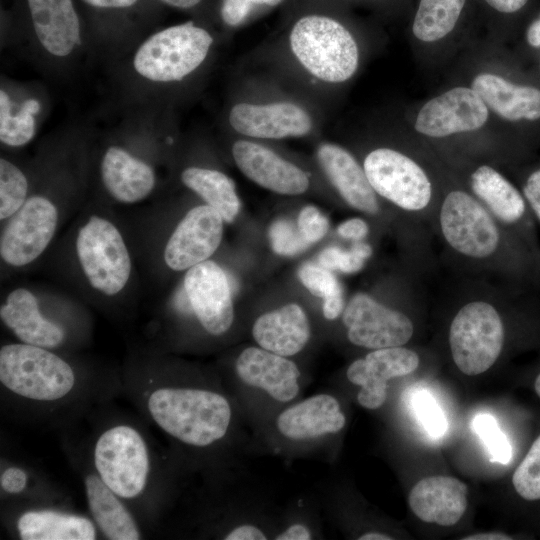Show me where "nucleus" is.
Instances as JSON below:
<instances>
[{
  "label": "nucleus",
  "instance_id": "obj_1",
  "mask_svg": "<svg viewBox=\"0 0 540 540\" xmlns=\"http://www.w3.org/2000/svg\"><path fill=\"white\" fill-rule=\"evenodd\" d=\"M363 58L364 45L350 27L327 13L308 12L248 61L325 109L358 74Z\"/></svg>",
  "mask_w": 540,
  "mask_h": 540
},
{
  "label": "nucleus",
  "instance_id": "obj_2",
  "mask_svg": "<svg viewBox=\"0 0 540 540\" xmlns=\"http://www.w3.org/2000/svg\"><path fill=\"white\" fill-rule=\"evenodd\" d=\"M324 115L325 109L302 92L256 71L235 84L224 122L237 137L272 141L315 135Z\"/></svg>",
  "mask_w": 540,
  "mask_h": 540
},
{
  "label": "nucleus",
  "instance_id": "obj_3",
  "mask_svg": "<svg viewBox=\"0 0 540 540\" xmlns=\"http://www.w3.org/2000/svg\"><path fill=\"white\" fill-rule=\"evenodd\" d=\"M215 35L195 21L170 25L149 35L135 50L133 71L158 85H182L194 80L210 63Z\"/></svg>",
  "mask_w": 540,
  "mask_h": 540
},
{
  "label": "nucleus",
  "instance_id": "obj_4",
  "mask_svg": "<svg viewBox=\"0 0 540 540\" xmlns=\"http://www.w3.org/2000/svg\"><path fill=\"white\" fill-rule=\"evenodd\" d=\"M147 409L165 433L194 447H207L222 439L232 415L223 395L189 387L154 389L147 398Z\"/></svg>",
  "mask_w": 540,
  "mask_h": 540
},
{
  "label": "nucleus",
  "instance_id": "obj_5",
  "mask_svg": "<svg viewBox=\"0 0 540 540\" xmlns=\"http://www.w3.org/2000/svg\"><path fill=\"white\" fill-rule=\"evenodd\" d=\"M0 381L20 397L55 401L73 390L76 376L64 359L47 348L14 343L0 349Z\"/></svg>",
  "mask_w": 540,
  "mask_h": 540
},
{
  "label": "nucleus",
  "instance_id": "obj_6",
  "mask_svg": "<svg viewBox=\"0 0 540 540\" xmlns=\"http://www.w3.org/2000/svg\"><path fill=\"white\" fill-rule=\"evenodd\" d=\"M76 254L89 285L106 296H115L127 285L132 261L125 240L110 220L91 215L79 228Z\"/></svg>",
  "mask_w": 540,
  "mask_h": 540
},
{
  "label": "nucleus",
  "instance_id": "obj_7",
  "mask_svg": "<svg viewBox=\"0 0 540 540\" xmlns=\"http://www.w3.org/2000/svg\"><path fill=\"white\" fill-rule=\"evenodd\" d=\"M93 461L98 476L120 498L132 499L145 490L150 457L141 433L130 425L106 429L94 445Z\"/></svg>",
  "mask_w": 540,
  "mask_h": 540
},
{
  "label": "nucleus",
  "instance_id": "obj_8",
  "mask_svg": "<svg viewBox=\"0 0 540 540\" xmlns=\"http://www.w3.org/2000/svg\"><path fill=\"white\" fill-rule=\"evenodd\" d=\"M504 334L501 316L492 304L481 300L465 304L449 330L454 363L469 376L487 371L502 351Z\"/></svg>",
  "mask_w": 540,
  "mask_h": 540
},
{
  "label": "nucleus",
  "instance_id": "obj_9",
  "mask_svg": "<svg viewBox=\"0 0 540 540\" xmlns=\"http://www.w3.org/2000/svg\"><path fill=\"white\" fill-rule=\"evenodd\" d=\"M362 166L376 194L397 207L420 212L430 204L433 185L428 173L401 150L375 147L366 153Z\"/></svg>",
  "mask_w": 540,
  "mask_h": 540
},
{
  "label": "nucleus",
  "instance_id": "obj_10",
  "mask_svg": "<svg viewBox=\"0 0 540 540\" xmlns=\"http://www.w3.org/2000/svg\"><path fill=\"white\" fill-rule=\"evenodd\" d=\"M439 224L448 245L465 257L485 259L499 248L501 234L495 217L465 190L453 189L445 194Z\"/></svg>",
  "mask_w": 540,
  "mask_h": 540
},
{
  "label": "nucleus",
  "instance_id": "obj_11",
  "mask_svg": "<svg viewBox=\"0 0 540 540\" xmlns=\"http://www.w3.org/2000/svg\"><path fill=\"white\" fill-rule=\"evenodd\" d=\"M7 220L0 236V256L7 265L19 268L46 250L57 230L59 211L49 197L34 194Z\"/></svg>",
  "mask_w": 540,
  "mask_h": 540
},
{
  "label": "nucleus",
  "instance_id": "obj_12",
  "mask_svg": "<svg viewBox=\"0 0 540 540\" xmlns=\"http://www.w3.org/2000/svg\"><path fill=\"white\" fill-rule=\"evenodd\" d=\"M490 117L491 112L479 94L470 85H458L423 103L413 128L426 138L445 139L477 132L488 124Z\"/></svg>",
  "mask_w": 540,
  "mask_h": 540
},
{
  "label": "nucleus",
  "instance_id": "obj_13",
  "mask_svg": "<svg viewBox=\"0 0 540 540\" xmlns=\"http://www.w3.org/2000/svg\"><path fill=\"white\" fill-rule=\"evenodd\" d=\"M24 24L40 50L62 61L74 56L84 37L75 0H18Z\"/></svg>",
  "mask_w": 540,
  "mask_h": 540
},
{
  "label": "nucleus",
  "instance_id": "obj_14",
  "mask_svg": "<svg viewBox=\"0 0 540 540\" xmlns=\"http://www.w3.org/2000/svg\"><path fill=\"white\" fill-rule=\"evenodd\" d=\"M349 341L367 349L403 346L414 333L412 321L364 293L354 295L343 310Z\"/></svg>",
  "mask_w": 540,
  "mask_h": 540
},
{
  "label": "nucleus",
  "instance_id": "obj_15",
  "mask_svg": "<svg viewBox=\"0 0 540 540\" xmlns=\"http://www.w3.org/2000/svg\"><path fill=\"white\" fill-rule=\"evenodd\" d=\"M231 155L248 179L272 192L294 196L310 188V173L264 141L236 137Z\"/></svg>",
  "mask_w": 540,
  "mask_h": 540
},
{
  "label": "nucleus",
  "instance_id": "obj_16",
  "mask_svg": "<svg viewBox=\"0 0 540 540\" xmlns=\"http://www.w3.org/2000/svg\"><path fill=\"white\" fill-rule=\"evenodd\" d=\"M183 287L189 307L208 333L218 336L229 330L234 320L231 285L216 262L206 260L188 269Z\"/></svg>",
  "mask_w": 540,
  "mask_h": 540
},
{
  "label": "nucleus",
  "instance_id": "obj_17",
  "mask_svg": "<svg viewBox=\"0 0 540 540\" xmlns=\"http://www.w3.org/2000/svg\"><path fill=\"white\" fill-rule=\"evenodd\" d=\"M223 222L207 204L191 208L166 242L163 258L167 267L183 271L208 260L221 243Z\"/></svg>",
  "mask_w": 540,
  "mask_h": 540
},
{
  "label": "nucleus",
  "instance_id": "obj_18",
  "mask_svg": "<svg viewBox=\"0 0 540 540\" xmlns=\"http://www.w3.org/2000/svg\"><path fill=\"white\" fill-rule=\"evenodd\" d=\"M419 365L416 352L402 346L375 349L352 362L348 380L361 387L357 400L367 409L381 407L387 397V382L414 372Z\"/></svg>",
  "mask_w": 540,
  "mask_h": 540
},
{
  "label": "nucleus",
  "instance_id": "obj_19",
  "mask_svg": "<svg viewBox=\"0 0 540 540\" xmlns=\"http://www.w3.org/2000/svg\"><path fill=\"white\" fill-rule=\"evenodd\" d=\"M316 161L325 177L348 205L361 212L379 211L378 195L362 164L343 146L322 141L316 147Z\"/></svg>",
  "mask_w": 540,
  "mask_h": 540
},
{
  "label": "nucleus",
  "instance_id": "obj_20",
  "mask_svg": "<svg viewBox=\"0 0 540 540\" xmlns=\"http://www.w3.org/2000/svg\"><path fill=\"white\" fill-rule=\"evenodd\" d=\"M235 371L243 383L265 391L277 401L288 402L299 393L301 374L297 365L264 348L244 349L236 359Z\"/></svg>",
  "mask_w": 540,
  "mask_h": 540
},
{
  "label": "nucleus",
  "instance_id": "obj_21",
  "mask_svg": "<svg viewBox=\"0 0 540 540\" xmlns=\"http://www.w3.org/2000/svg\"><path fill=\"white\" fill-rule=\"evenodd\" d=\"M470 86L483 99L491 114L515 123L540 120V89L517 84L492 71H480Z\"/></svg>",
  "mask_w": 540,
  "mask_h": 540
},
{
  "label": "nucleus",
  "instance_id": "obj_22",
  "mask_svg": "<svg viewBox=\"0 0 540 540\" xmlns=\"http://www.w3.org/2000/svg\"><path fill=\"white\" fill-rule=\"evenodd\" d=\"M100 176L107 193L125 204L146 199L156 186L153 167L119 145L105 149L100 162Z\"/></svg>",
  "mask_w": 540,
  "mask_h": 540
},
{
  "label": "nucleus",
  "instance_id": "obj_23",
  "mask_svg": "<svg viewBox=\"0 0 540 540\" xmlns=\"http://www.w3.org/2000/svg\"><path fill=\"white\" fill-rule=\"evenodd\" d=\"M468 489L457 478L443 475L421 479L411 489L408 502L423 522L455 525L467 508Z\"/></svg>",
  "mask_w": 540,
  "mask_h": 540
},
{
  "label": "nucleus",
  "instance_id": "obj_24",
  "mask_svg": "<svg viewBox=\"0 0 540 540\" xmlns=\"http://www.w3.org/2000/svg\"><path fill=\"white\" fill-rule=\"evenodd\" d=\"M0 317L22 343L50 349L59 346L65 338L63 328L42 315L36 296L23 287L7 295L0 307Z\"/></svg>",
  "mask_w": 540,
  "mask_h": 540
},
{
  "label": "nucleus",
  "instance_id": "obj_25",
  "mask_svg": "<svg viewBox=\"0 0 540 540\" xmlns=\"http://www.w3.org/2000/svg\"><path fill=\"white\" fill-rule=\"evenodd\" d=\"M345 423L338 400L322 393L285 409L278 416L276 427L288 439L307 440L337 433Z\"/></svg>",
  "mask_w": 540,
  "mask_h": 540
},
{
  "label": "nucleus",
  "instance_id": "obj_26",
  "mask_svg": "<svg viewBox=\"0 0 540 540\" xmlns=\"http://www.w3.org/2000/svg\"><path fill=\"white\" fill-rule=\"evenodd\" d=\"M310 333L308 317L295 303L261 315L252 327L253 338L261 348L284 357L300 352Z\"/></svg>",
  "mask_w": 540,
  "mask_h": 540
},
{
  "label": "nucleus",
  "instance_id": "obj_27",
  "mask_svg": "<svg viewBox=\"0 0 540 540\" xmlns=\"http://www.w3.org/2000/svg\"><path fill=\"white\" fill-rule=\"evenodd\" d=\"M472 194L489 212L506 225L523 223L528 206L524 196L502 173L494 167L477 166L469 176Z\"/></svg>",
  "mask_w": 540,
  "mask_h": 540
},
{
  "label": "nucleus",
  "instance_id": "obj_28",
  "mask_svg": "<svg viewBox=\"0 0 540 540\" xmlns=\"http://www.w3.org/2000/svg\"><path fill=\"white\" fill-rule=\"evenodd\" d=\"M84 484L92 517L108 539H140L139 528L131 513L98 474H88Z\"/></svg>",
  "mask_w": 540,
  "mask_h": 540
},
{
  "label": "nucleus",
  "instance_id": "obj_29",
  "mask_svg": "<svg viewBox=\"0 0 540 540\" xmlns=\"http://www.w3.org/2000/svg\"><path fill=\"white\" fill-rule=\"evenodd\" d=\"M23 540H93L96 530L86 517L49 510L27 511L17 521Z\"/></svg>",
  "mask_w": 540,
  "mask_h": 540
},
{
  "label": "nucleus",
  "instance_id": "obj_30",
  "mask_svg": "<svg viewBox=\"0 0 540 540\" xmlns=\"http://www.w3.org/2000/svg\"><path fill=\"white\" fill-rule=\"evenodd\" d=\"M182 184L215 209L227 223L234 221L241 204L232 178L216 168L191 165L180 173Z\"/></svg>",
  "mask_w": 540,
  "mask_h": 540
},
{
  "label": "nucleus",
  "instance_id": "obj_31",
  "mask_svg": "<svg viewBox=\"0 0 540 540\" xmlns=\"http://www.w3.org/2000/svg\"><path fill=\"white\" fill-rule=\"evenodd\" d=\"M41 102L29 97L17 104L3 87L0 90V141L7 147L18 148L28 144L37 130L36 117Z\"/></svg>",
  "mask_w": 540,
  "mask_h": 540
},
{
  "label": "nucleus",
  "instance_id": "obj_32",
  "mask_svg": "<svg viewBox=\"0 0 540 540\" xmlns=\"http://www.w3.org/2000/svg\"><path fill=\"white\" fill-rule=\"evenodd\" d=\"M466 0H420L412 34L425 45L440 42L454 30Z\"/></svg>",
  "mask_w": 540,
  "mask_h": 540
},
{
  "label": "nucleus",
  "instance_id": "obj_33",
  "mask_svg": "<svg viewBox=\"0 0 540 540\" xmlns=\"http://www.w3.org/2000/svg\"><path fill=\"white\" fill-rule=\"evenodd\" d=\"M29 182L25 173L5 157L0 159V219H9L27 201Z\"/></svg>",
  "mask_w": 540,
  "mask_h": 540
},
{
  "label": "nucleus",
  "instance_id": "obj_34",
  "mask_svg": "<svg viewBox=\"0 0 540 540\" xmlns=\"http://www.w3.org/2000/svg\"><path fill=\"white\" fill-rule=\"evenodd\" d=\"M472 428L486 446L492 462L507 464L512 458V446L501 431L497 420L488 413H480L472 420Z\"/></svg>",
  "mask_w": 540,
  "mask_h": 540
},
{
  "label": "nucleus",
  "instance_id": "obj_35",
  "mask_svg": "<svg viewBox=\"0 0 540 540\" xmlns=\"http://www.w3.org/2000/svg\"><path fill=\"white\" fill-rule=\"evenodd\" d=\"M512 483L522 498L529 501L540 499V435L516 468Z\"/></svg>",
  "mask_w": 540,
  "mask_h": 540
},
{
  "label": "nucleus",
  "instance_id": "obj_36",
  "mask_svg": "<svg viewBox=\"0 0 540 540\" xmlns=\"http://www.w3.org/2000/svg\"><path fill=\"white\" fill-rule=\"evenodd\" d=\"M372 255V248L365 242H356L350 250L327 247L319 254L321 266L329 270H338L346 274L360 271L365 261Z\"/></svg>",
  "mask_w": 540,
  "mask_h": 540
},
{
  "label": "nucleus",
  "instance_id": "obj_37",
  "mask_svg": "<svg viewBox=\"0 0 540 540\" xmlns=\"http://www.w3.org/2000/svg\"><path fill=\"white\" fill-rule=\"evenodd\" d=\"M302 284L323 301L343 298V289L331 270L314 264H304L298 272Z\"/></svg>",
  "mask_w": 540,
  "mask_h": 540
},
{
  "label": "nucleus",
  "instance_id": "obj_38",
  "mask_svg": "<svg viewBox=\"0 0 540 540\" xmlns=\"http://www.w3.org/2000/svg\"><path fill=\"white\" fill-rule=\"evenodd\" d=\"M412 405L417 419L430 436L437 438L445 434L448 429L447 419L428 391H417L413 396Z\"/></svg>",
  "mask_w": 540,
  "mask_h": 540
},
{
  "label": "nucleus",
  "instance_id": "obj_39",
  "mask_svg": "<svg viewBox=\"0 0 540 540\" xmlns=\"http://www.w3.org/2000/svg\"><path fill=\"white\" fill-rule=\"evenodd\" d=\"M269 238L273 251L279 255L293 256L309 246L298 226L287 219H279L271 224Z\"/></svg>",
  "mask_w": 540,
  "mask_h": 540
},
{
  "label": "nucleus",
  "instance_id": "obj_40",
  "mask_svg": "<svg viewBox=\"0 0 540 540\" xmlns=\"http://www.w3.org/2000/svg\"><path fill=\"white\" fill-rule=\"evenodd\" d=\"M92 11L116 17H125L132 14H139L158 4L154 0H80Z\"/></svg>",
  "mask_w": 540,
  "mask_h": 540
},
{
  "label": "nucleus",
  "instance_id": "obj_41",
  "mask_svg": "<svg viewBox=\"0 0 540 540\" xmlns=\"http://www.w3.org/2000/svg\"><path fill=\"white\" fill-rule=\"evenodd\" d=\"M297 226L304 239L311 244L325 236L329 221L318 208L307 205L300 211Z\"/></svg>",
  "mask_w": 540,
  "mask_h": 540
},
{
  "label": "nucleus",
  "instance_id": "obj_42",
  "mask_svg": "<svg viewBox=\"0 0 540 540\" xmlns=\"http://www.w3.org/2000/svg\"><path fill=\"white\" fill-rule=\"evenodd\" d=\"M249 0H221L219 16L227 28H238L254 13Z\"/></svg>",
  "mask_w": 540,
  "mask_h": 540
},
{
  "label": "nucleus",
  "instance_id": "obj_43",
  "mask_svg": "<svg viewBox=\"0 0 540 540\" xmlns=\"http://www.w3.org/2000/svg\"><path fill=\"white\" fill-rule=\"evenodd\" d=\"M521 192L528 208L540 222V168L527 176Z\"/></svg>",
  "mask_w": 540,
  "mask_h": 540
},
{
  "label": "nucleus",
  "instance_id": "obj_44",
  "mask_svg": "<svg viewBox=\"0 0 540 540\" xmlns=\"http://www.w3.org/2000/svg\"><path fill=\"white\" fill-rule=\"evenodd\" d=\"M28 483L27 473L19 467L11 466L2 471L0 485L8 494H19L25 490Z\"/></svg>",
  "mask_w": 540,
  "mask_h": 540
},
{
  "label": "nucleus",
  "instance_id": "obj_45",
  "mask_svg": "<svg viewBox=\"0 0 540 540\" xmlns=\"http://www.w3.org/2000/svg\"><path fill=\"white\" fill-rule=\"evenodd\" d=\"M369 227L361 218H351L341 223L337 228V233L345 238L360 241L367 236Z\"/></svg>",
  "mask_w": 540,
  "mask_h": 540
},
{
  "label": "nucleus",
  "instance_id": "obj_46",
  "mask_svg": "<svg viewBox=\"0 0 540 540\" xmlns=\"http://www.w3.org/2000/svg\"><path fill=\"white\" fill-rule=\"evenodd\" d=\"M224 539L226 540H265V533L257 526L244 524L229 531Z\"/></svg>",
  "mask_w": 540,
  "mask_h": 540
},
{
  "label": "nucleus",
  "instance_id": "obj_47",
  "mask_svg": "<svg viewBox=\"0 0 540 540\" xmlns=\"http://www.w3.org/2000/svg\"><path fill=\"white\" fill-rule=\"evenodd\" d=\"M311 531L303 524H293L278 534L276 540H309L311 539Z\"/></svg>",
  "mask_w": 540,
  "mask_h": 540
},
{
  "label": "nucleus",
  "instance_id": "obj_48",
  "mask_svg": "<svg viewBox=\"0 0 540 540\" xmlns=\"http://www.w3.org/2000/svg\"><path fill=\"white\" fill-rule=\"evenodd\" d=\"M486 3L501 13H515L521 10L528 0H485Z\"/></svg>",
  "mask_w": 540,
  "mask_h": 540
},
{
  "label": "nucleus",
  "instance_id": "obj_49",
  "mask_svg": "<svg viewBox=\"0 0 540 540\" xmlns=\"http://www.w3.org/2000/svg\"><path fill=\"white\" fill-rule=\"evenodd\" d=\"M157 3L163 4L165 6L179 9L183 11H192L196 10L201 6L204 0H154Z\"/></svg>",
  "mask_w": 540,
  "mask_h": 540
},
{
  "label": "nucleus",
  "instance_id": "obj_50",
  "mask_svg": "<svg viewBox=\"0 0 540 540\" xmlns=\"http://www.w3.org/2000/svg\"><path fill=\"white\" fill-rule=\"evenodd\" d=\"M528 44L533 48H540V18L533 21L526 34Z\"/></svg>",
  "mask_w": 540,
  "mask_h": 540
},
{
  "label": "nucleus",
  "instance_id": "obj_51",
  "mask_svg": "<svg viewBox=\"0 0 540 540\" xmlns=\"http://www.w3.org/2000/svg\"><path fill=\"white\" fill-rule=\"evenodd\" d=\"M505 540V539H511V537L502 534V533H496V532H490V533H480L475 535H470L469 537H465L464 540Z\"/></svg>",
  "mask_w": 540,
  "mask_h": 540
},
{
  "label": "nucleus",
  "instance_id": "obj_52",
  "mask_svg": "<svg viewBox=\"0 0 540 540\" xmlns=\"http://www.w3.org/2000/svg\"><path fill=\"white\" fill-rule=\"evenodd\" d=\"M359 540H390L393 539L387 534L379 533V532H368L363 535H361Z\"/></svg>",
  "mask_w": 540,
  "mask_h": 540
},
{
  "label": "nucleus",
  "instance_id": "obj_53",
  "mask_svg": "<svg viewBox=\"0 0 540 540\" xmlns=\"http://www.w3.org/2000/svg\"><path fill=\"white\" fill-rule=\"evenodd\" d=\"M283 0H249L254 10L257 7H274L280 4Z\"/></svg>",
  "mask_w": 540,
  "mask_h": 540
},
{
  "label": "nucleus",
  "instance_id": "obj_54",
  "mask_svg": "<svg viewBox=\"0 0 540 540\" xmlns=\"http://www.w3.org/2000/svg\"><path fill=\"white\" fill-rule=\"evenodd\" d=\"M535 391L537 393V395L540 397V374L537 376L536 380H535Z\"/></svg>",
  "mask_w": 540,
  "mask_h": 540
}]
</instances>
